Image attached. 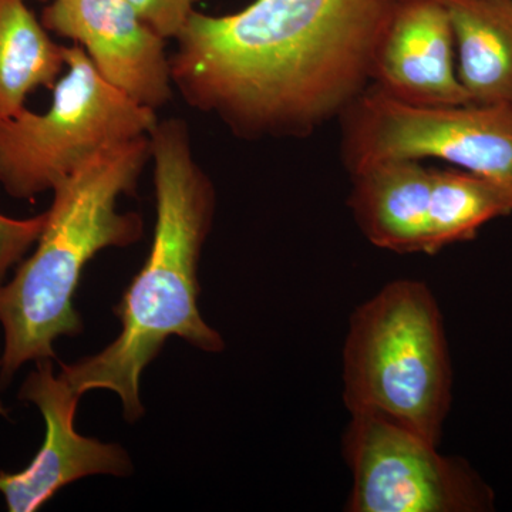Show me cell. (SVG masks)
<instances>
[{
  "instance_id": "cell-1",
  "label": "cell",
  "mask_w": 512,
  "mask_h": 512,
  "mask_svg": "<svg viewBox=\"0 0 512 512\" xmlns=\"http://www.w3.org/2000/svg\"><path fill=\"white\" fill-rule=\"evenodd\" d=\"M399 0H255L195 10L170 56L174 89L237 137H306L372 82Z\"/></svg>"
},
{
  "instance_id": "cell-2",
  "label": "cell",
  "mask_w": 512,
  "mask_h": 512,
  "mask_svg": "<svg viewBox=\"0 0 512 512\" xmlns=\"http://www.w3.org/2000/svg\"><path fill=\"white\" fill-rule=\"evenodd\" d=\"M150 143L156 227L143 268L114 308L120 335L96 355L72 365L60 362L59 373L76 396L97 389L116 393L130 423L144 414L141 375L168 339L210 353L225 348L198 309V264L217 207L214 184L194 156L187 121L158 120Z\"/></svg>"
},
{
  "instance_id": "cell-3",
  "label": "cell",
  "mask_w": 512,
  "mask_h": 512,
  "mask_svg": "<svg viewBox=\"0 0 512 512\" xmlns=\"http://www.w3.org/2000/svg\"><path fill=\"white\" fill-rule=\"evenodd\" d=\"M147 163L150 136L103 151L53 190L35 251L0 285V386L29 362L57 359L55 343L83 332L74 308L84 268L107 248H127L143 237V218L120 212L134 195Z\"/></svg>"
},
{
  "instance_id": "cell-4",
  "label": "cell",
  "mask_w": 512,
  "mask_h": 512,
  "mask_svg": "<svg viewBox=\"0 0 512 512\" xmlns=\"http://www.w3.org/2000/svg\"><path fill=\"white\" fill-rule=\"evenodd\" d=\"M451 386L446 330L429 286L397 279L357 306L343 348L350 414L382 417L439 446Z\"/></svg>"
},
{
  "instance_id": "cell-5",
  "label": "cell",
  "mask_w": 512,
  "mask_h": 512,
  "mask_svg": "<svg viewBox=\"0 0 512 512\" xmlns=\"http://www.w3.org/2000/svg\"><path fill=\"white\" fill-rule=\"evenodd\" d=\"M52 90L45 113L23 109L0 119V185L16 200L55 190L103 151L150 136L160 120L107 83L76 43Z\"/></svg>"
},
{
  "instance_id": "cell-6",
  "label": "cell",
  "mask_w": 512,
  "mask_h": 512,
  "mask_svg": "<svg viewBox=\"0 0 512 512\" xmlns=\"http://www.w3.org/2000/svg\"><path fill=\"white\" fill-rule=\"evenodd\" d=\"M340 117L350 174L384 160L439 158L491 181L512 202V104L414 106L372 83Z\"/></svg>"
},
{
  "instance_id": "cell-7",
  "label": "cell",
  "mask_w": 512,
  "mask_h": 512,
  "mask_svg": "<svg viewBox=\"0 0 512 512\" xmlns=\"http://www.w3.org/2000/svg\"><path fill=\"white\" fill-rule=\"evenodd\" d=\"M342 448L352 473L350 512L493 510V490L466 461L393 421L350 414Z\"/></svg>"
},
{
  "instance_id": "cell-8",
  "label": "cell",
  "mask_w": 512,
  "mask_h": 512,
  "mask_svg": "<svg viewBox=\"0 0 512 512\" xmlns=\"http://www.w3.org/2000/svg\"><path fill=\"white\" fill-rule=\"evenodd\" d=\"M19 399L35 404L45 420V439L28 467L18 473L0 471V494L10 512H35L62 488L84 477L131 474L133 464L119 444L84 437L74 426L76 396L53 370V360L36 362Z\"/></svg>"
},
{
  "instance_id": "cell-9",
  "label": "cell",
  "mask_w": 512,
  "mask_h": 512,
  "mask_svg": "<svg viewBox=\"0 0 512 512\" xmlns=\"http://www.w3.org/2000/svg\"><path fill=\"white\" fill-rule=\"evenodd\" d=\"M40 20L82 46L97 73L140 106L157 111L173 99L167 40L127 0H52Z\"/></svg>"
},
{
  "instance_id": "cell-10",
  "label": "cell",
  "mask_w": 512,
  "mask_h": 512,
  "mask_svg": "<svg viewBox=\"0 0 512 512\" xmlns=\"http://www.w3.org/2000/svg\"><path fill=\"white\" fill-rule=\"evenodd\" d=\"M453 25L441 0H399L375 64L372 82L414 106L471 103L454 66Z\"/></svg>"
},
{
  "instance_id": "cell-11",
  "label": "cell",
  "mask_w": 512,
  "mask_h": 512,
  "mask_svg": "<svg viewBox=\"0 0 512 512\" xmlns=\"http://www.w3.org/2000/svg\"><path fill=\"white\" fill-rule=\"evenodd\" d=\"M350 175L349 204L363 235L386 251L426 254L431 168L384 160Z\"/></svg>"
},
{
  "instance_id": "cell-12",
  "label": "cell",
  "mask_w": 512,
  "mask_h": 512,
  "mask_svg": "<svg viewBox=\"0 0 512 512\" xmlns=\"http://www.w3.org/2000/svg\"><path fill=\"white\" fill-rule=\"evenodd\" d=\"M471 103L512 104V0H441Z\"/></svg>"
},
{
  "instance_id": "cell-13",
  "label": "cell",
  "mask_w": 512,
  "mask_h": 512,
  "mask_svg": "<svg viewBox=\"0 0 512 512\" xmlns=\"http://www.w3.org/2000/svg\"><path fill=\"white\" fill-rule=\"evenodd\" d=\"M66 52L26 0H0V119L26 109L29 94L40 87H55L66 69Z\"/></svg>"
},
{
  "instance_id": "cell-14",
  "label": "cell",
  "mask_w": 512,
  "mask_h": 512,
  "mask_svg": "<svg viewBox=\"0 0 512 512\" xmlns=\"http://www.w3.org/2000/svg\"><path fill=\"white\" fill-rule=\"evenodd\" d=\"M511 214L510 198L491 181L461 168L431 170L426 255L471 241L488 222Z\"/></svg>"
},
{
  "instance_id": "cell-15",
  "label": "cell",
  "mask_w": 512,
  "mask_h": 512,
  "mask_svg": "<svg viewBox=\"0 0 512 512\" xmlns=\"http://www.w3.org/2000/svg\"><path fill=\"white\" fill-rule=\"evenodd\" d=\"M46 212L18 220L0 212V285L5 284L10 269L19 265L42 234Z\"/></svg>"
},
{
  "instance_id": "cell-16",
  "label": "cell",
  "mask_w": 512,
  "mask_h": 512,
  "mask_svg": "<svg viewBox=\"0 0 512 512\" xmlns=\"http://www.w3.org/2000/svg\"><path fill=\"white\" fill-rule=\"evenodd\" d=\"M140 18L165 40L177 39L198 0H127Z\"/></svg>"
},
{
  "instance_id": "cell-17",
  "label": "cell",
  "mask_w": 512,
  "mask_h": 512,
  "mask_svg": "<svg viewBox=\"0 0 512 512\" xmlns=\"http://www.w3.org/2000/svg\"><path fill=\"white\" fill-rule=\"evenodd\" d=\"M8 414H9V410L6 409L5 406H3L2 402H0V416L8 417Z\"/></svg>"
},
{
  "instance_id": "cell-18",
  "label": "cell",
  "mask_w": 512,
  "mask_h": 512,
  "mask_svg": "<svg viewBox=\"0 0 512 512\" xmlns=\"http://www.w3.org/2000/svg\"><path fill=\"white\" fill-rule=\"evenodd\" d=\"M39 2H47V0H39Z\"/></svg>"
}]
</instances>
